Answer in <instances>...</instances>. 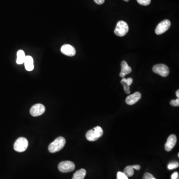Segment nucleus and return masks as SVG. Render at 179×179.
Wrapping results in <instances>:
<instances>
[{
    "instance_id": "39448f33",
    "label": "nucleus",
    "mask_w": 179,
    "mask_h": 179,
    "mask_svg": "<svg viewBox=\"0 0 179 179\" xmlns=\"http://www.w3.org/2000/svg\"><path fill=\"white\" fill-rule=\"evenodd\" d=\"M152 70L155 73L164 77L168 76L170 73L168 67L167 66V65L163 64H156L154 65L152 68Z\"/></svg>"
},
{
    "instance_id": "0eeeda50",
    "label": "nucleus",
    "mask_w": 179,
    "mask_h": 179,
    "mask_svg": "<svg viewBox=\"0 0 179 179\" xmlns=\"http://www.w3.org/2000/svg\"><path fill=\"white\" fill-rule=\"evenodd\" d=\"M171 26V22L168 19H165L157 25L155 29V33L157 35H161L165 33Z\"/></svg>"
},
{
    "instance_id": "20e7f679",
    "label": "nucleus",
    "mask_w": 179,
    "mask_h": 179,
    "mask_svg": "<svg viewBox=\"0 0 179 179\" xmlns=\"http://www.w3.org/2000/svg\"><path fill=\"white\" fill-rule=\"evenodd\" d=\"M29 145V142L25 137H20L16 139L14 145L15 151L17 152H23L27 149Z\"/></svg>"
},
{
    "instance_id": "aec40b11",
    "label": "nucleus",
    "mask_w": 179,
    "mask_h": 179,
    "mask_svg": "<svg viewBox=\"0 0 179 179\" xmlns=\"http://www.w3.org/2000/svg\"><path fill=\"white\" fill-rule=\"evenodd\" d=\"M117 179H128V178L124 173L118 172L117 173Z\"/></svg>"
},
{
    "instance_id": "b1692460",
    "label": "nucleus",
    "mask_w": 179,
    "mask_h": 179,
    "mask_svg": "<svg viewBox=\"0 0 179 179\" xmlns=\"http://www.w3.org/2000/svg\"><path fill=\"white\" fill-rule=\"evenodd\" d=\"M95 3H96L98 5H102L104 3L105 0H94Z\"/></svg>"
},
{
    "instance_id": "bb28decb",
    "label": "nucleus",
    "mask_w": 179,
    "mask_h": 179,
    "mask_svg": "<svg viewBox=\"0 0 179 179\" xmlns=\"http://www.w3.org/2000/svg\"><path fill=\"white\" fill-rule=\"evenodd\" d=\"M126 2H128L129 1V0H124Z\"/></svg>"
},
{
    "instance_id": "f03ea898",
    "label": "nucleus",
    "mask_w": 179,
    "mask_h": 179,
    "mask_svg": "<svg viewBox=\"0 0 179 179\" xmlns=\"http://www.w3.org/2000/svg\"><path fill=\"white\" fill-rule=\"evenodd\" d=\"M103 135V130L100 126H96L93 129L89 130L86 134L87 139L90 141H96Z\"/></svg>"
},
{
    "instance_id": "5701e85b",
    "label": "nucleus",
    "mask_w": 179,
    "mask_h": 179,
    "mask_svg": "<svg viewBox=\"0 0 179 179\" xmlns=\"http://www.w3.org/2000/svg\"><path fill=\"white\" fill-rule=\"evenodd\" d=\"M178 178H179V174L177 172H174L171 176V179H178Z\"/></svg>"
},
{
    "instance_id": "a211bd4d",
    "label": "nucleus",
    "mask_w": 179,
    "mask_h": 179,
    "mask_svg": "<svg viewBox=\"0 0 179 179\" xmlns=\"http://www.w3.org/2000/svg\"><path fill=\"white\" fill-rule=\"evenodd\" d=\"M179 164L178 162H174L172 163H170L168 165V169L169 170H173L174 169H176L179 167Z\"/></svg>"
},
{
    "instance_id": "f3484780",
    "label": "nucleus",
    "mask_w": 179,
    "mask_h": 179,
    "mask_svg": "<svg viewBox=\"0 0 179 179\" xmlns=\"http://www.w3.org/2000/svg\"><path fill=\"white\" fill-rule=\"evenodd\" d=\"M124 174L126 175L128 177H130L134 175V171L133 168V165L128 166L125 167L124 171Z\"/></svg>"
},
{
    "instance_id": "dca6fc26",
    "label": "nucleus",
    "mask_w": 179,
    "mask_h": 179,
    "mask_svg": "<svg viewBox=\"0 0 179 179\" xmlns=\"http://www.w3.org/2000/svg\"><path fill=\"white\" fill-rule=\"evenodd\" d=\"M17 59H16V63L18 64H22L24 63L26 56L23 50H19L17 52Z\"/></svg>"
},
{
    "instance_id": "393cba45",
    "label": "nucleus",
    "mask_w": 179,
    "mask_h": 179,
    "mask_svg": "<svg viewBox=\"0 0 179 179\" xmlns=\"http://www.w3.org/2000/svg\"><path fill=\"white\" fill-rule=\"evenodd\" d=\"M133 167L134 169L136 170H139L140 169V166L139 165H133Z\"/></svg>"
},
{
    "instance_id": "1a4fd4ad",
    "label": "nucleus",
    "mask_w": 179,
    "mask_h": 179,
    "mask_svg": "<svg viewBox=\"0 0 179 179\" xmlns=\"http://www.w3.org/2000/svg\"><path fill=\"white\" fill-rule=\"evenodd\" d=\"M176 136L175 134H171L167 139V142L165 144V149L168 152L171 151L176 144Z\"/></svg>"
},
{
    "instance_id": "7ed1b4c3",
    "label": "nucleus",
    "mask_w": 179,
    "mask_h": 179,
    "mask_svg": "<svg viewBox=\"0 0 179 179\" xmlns=\"http://www.w3.org/2000/svg\"><path fill=\"white\" fill-rule=\"evenodd\" d=\"M129 27L128 23L123 20H121L117 23L114 30V33L118 37H124L128 33Z\"/></svg>"
},
{
    "instance_id": "4468645a",
    "label": "nucleus",
    "mask_w": 179,
    "mask_h": 179,
    "mask_svg": "<svg viewBox=\"0 0 179 179\" xmlns=\"http://www.w3.org/2000/svg\"><path fill=\"white\" fill-rule=\"evenodd\" d=\"M33 57L30 56H26L25 59V66L26 69L28 71H31L34 69V64Z\"/></svg>"
},
{
    "instance_id": "9d476101",
    "label": "nucleus",
    "mask_w": 179,
    "mask_h": 179,
    "mask_svg": "<svg viewBox=\"0 0 179 179\" xmlns=\"http://www.w3.org/2000/svg\"><path fill=\"white\" fill-rule=\"evenodd\" d=\"M141 98V94L139 92L134 93V94L129 95L126 98L125 102L128 105H133L136 103Z\"/></svg>"
},
{
    "instance_id": "4be33fe9",
    "label": "nucleus",
    "mask_w": 179,
    "mask_h": 179,
    "mask_svg": "<svg viewBox=\"0 0 179 179\" xmlns=\"http://www.w3.org/2000/svg\"><path fill=\"white\" fill-rule=\"evenodd\" d=\"M170 104L173 107H179V99H177L176 100H172L170 101Z\"/></svg>"
},
{
    "instance_id": "f8f14e48",
    "label": "nucleus",
    "mask_w": 179,
    "mask_h": 179,
    "mask_svg": "<svg viewBox=\"0 0 179 179\" xmlns=\"http://www.w3.org/2000/svg\"><path fill=\"white\" fill-rule=\"evenodd\" d=\"M132 71V68L128 66L126 61H122L121 63V72L119 74L120 77H125L126 75L130 74Z\"/></svg>"
},
{
    "instance_id": "412c9836",
    "label": "nucleus",
    "mask_w": 179,
    "mask_h": 179,
    "mask_svg": "<svg viewBox=\"0 0 179 179\" xmlns=\"http://www.w3.org/2000/svg\"><path fill=\"white\" fill-rule=\"evenodd\" d=\"M143 179H156L153 176V175L149 173H145L143 177Z\"/></svg>"
},
{
    "instance_id": "a878e982",
    "label": "nucleus",
    "mask_w": 179,
    "mask_h": 179,
    "mask_svg": "<svg viewBox=\"0 0 179 179\" xmlns=\"http://www.w3.org/2000/svg\"><path fill=\"white\" fill-rule=\"evenodd\" d=\"M176 94L177 97H178V98H179V90H177V91H176Z\"/></svg>"
},
{
    "instance_id": "9b49d317",
    "label": "nucleus",
    "mask_w": 179,
    "mask_h": 179,
    "mask_svg": "<svg viewBox=\"0 0 179 179\" xmlns=\"http://www.w3.org/2000/svg\"><path fill=\"white\" fill-rule=\"evenodd\" d=\"M61 51L63 54L68 56H73L76 54V50L74 47L70 44L63 45L61 47Z\"/></svg>"
},
{
    "instance_id": "cd10ccee",
    "label": "nucleus",
    "mask_w": 179,
    "mask_h": 179,
    "mask_svg": "<svg viewBox=\"0 0 179 179\" xmlns=\"http://www.w3.org/2000/svg\"><path fill=\"white\" fill-rule=\"evenodd\" d=\"M178 157H179V153H178Z\"/></svg>"
},
{
    "instance_id": "ddd939ff",
    "label": "nucleus",
    "mask_w": 179,
    "mask_h": 179,
    "mask_svg": "<svg viewBox=\"0 0 179 179\" xmlns=\"http://www.w3.org/2000/svg\"><path fill=\"white\" fill-rule=\"evenodd\" d=\"M121 84L124 86V90L126 94H129L130 93V86L133 83V79L132 78H128L126 79L124 78L121 81Z\"/></svg>"
},
{
    "instance_id": "423d86ee",
    "label": "nucleus",
    "mask_w": 179,
    "mask_h": 179,
    "mask_svg": "<svg viewBox=\"0 0 179 179\" xmlns=\"http://www.w3.org/2000/svg\"><path fill=\"white\" fill-rule=\"evenodd\" d=\"M75 168L74 163L70 161L61 162L58 165V169L61 172H70L74 170Z\"/></svg>"
},
{
    "instance_id": "f257e3e1",
    "label": "nucleus",
    "mask_w": 179,
    "mask_h": 179,
    "mask_svg": "<svg viewBox=\"0 0 179 179\" xmlns=\"http://www.w3.org/2000/svg\"><path fill=\"white\" fill-rule=\"evenodd\" d=\"M65 143L66 140L64 137L60 136L55 139L54 141L51 143H50L48 146V150L52 153L58 152L64 147Z\"/></svg>"
},
{
    "instance_id": "6ab92c4d",
    "label": "nucleus",
    "mask_w": 179,
    "mask_h": 179,
    "mask_svg": "<svg viewBox=\"0 0 179 179\" xmlns=\"http://www.w3.org/2000/svg\"><path fill=\"white\" fill-rule=\"evenodd\" d=\"M137 2L141 5L146 6L150 4L151 0H137Z\"/></svg>"
},
{
    "instance_id": "2eb2a0df",
    "label": "nucleus",
    "mask_w": 179,
    "mask_h": 179,
    "mask_svg": "<svg viewBox=\"0 0 179 179\" xmlns=\"http://www.w3.org/2000/svg\"><path fill=\"white\" fill-rule=\"evenodd\" d=\"M86 174L87 172L86 170L84 169H81L75 173L72 179H84Z\"/></svg>"
},
{
    "instance_id": "6e6552de",
    "label": "nucleus",
    "mask_w": 179,
    "mask_h": 179,
    "mask_svg": "<svg viewBox=\"0 0 179 179\" xmlns=\"http://www.w3.org/2000/svg\"><path fill=\"white\" fill-rule=\"evenodd\" d=\"M45 111V107L44 104H37L31 107L30 114L33 117H38L44 114Z\"/></svg>"
}]
</instances>
